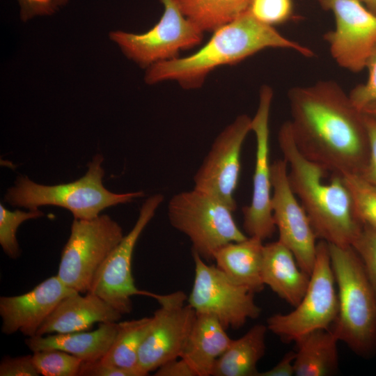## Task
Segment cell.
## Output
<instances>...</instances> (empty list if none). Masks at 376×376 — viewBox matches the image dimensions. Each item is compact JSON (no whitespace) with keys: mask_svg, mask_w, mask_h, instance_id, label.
<instances>
[{"mask_svg":"<svg viewBox=\"0 0 376 376\" xmlns=\"http://www.w3.org/2000/svg\"><path fill=\"white\" fill-rule=\"evenodd\" d=\"M151 320V317H145L118 322L116 336L100 361L118 368L136 371L141 376H145L139 368L138 354Z\"/></svg>","mask_w":376,"mask_h":376,"instance_id":"484cf974","label":"cell"},{"mask_svg":"<svg viewBox=\"0 0 376 376\" xmlns=\"http://www.w3.org/2000/svg\"><path fill=\"white\" fill-rule=\"evenodd\" d=\"M32 355L4 357L0 363V376H38Z\"/></svg>","mask_w":376,"mask_h":376,"instance_id":"d6a6232c","label":"cell"},{"mask_svg":"<svg viewBox=\"0 0 376 376\" xmlns=\"http://www.w3.org/2000/svg\"><path fill=\"white\" fill-rule=\"evenodd\" d=\"M337 336L331 329H318L297 339L294 361L296 376H329L338 371Z\"/></svg>","mask_w":376,"mask_h":376,"instance_id":"603a6c76","label":"cell"},{"mask_svg":"<svg viewBox=\"0 0 376 376\" xmlns=\"http://www.w3.org/2000/svg\"><path fill=\"white\" fill-rule=\"evenodd\" d=\"M75 292L77 291L66 286L55 275L46 279L24 294L1 296L0 315L2 333L11 335L19 331L27 337L36 336L58 304Z\"/></svg>","mask_w":376,"mask_h":376,"instance_id":"e0dca14e","label":"cell"},{"mask_svg":"<svg viewBox=\"0 0 376 376\" xmlns=\"http://www.w3.org/2000/svg\"><path fill=\"white\" fill-rule=\"evenodd\" d=\"M21 18L24 21L36 16L54 13L68 0H18Z\"/></svg>","mask_w":376,"mask_h":376,"instance_id":"e575fe53","label":"cell"},{"mask_svg":"<svg viewBox=\"0 0 376 376\" xmlns=\"http://www.w3.org/2000/svg\"><path fill=\"white\" fill-rule=\"evenodd\" d=\"M295 352L290 351L272 368L258 373L257 376H292L295 375L294 361Z\"/></svg>","mask_w":376,"mask_h":376,"instance_id":"74e56055","label":"cell"},{"mask_svg":"<svg viewBox=\"0 0 376 376\" xmlns=\"http://www.w3.org/2000/svg\"><path fill=\"white\" fill-rule=\"evenodd\" d=\"M295 143L308 159L330 173L361 175L369 155L363 113L332 80L288 92Z\"/></svg>","mask_w":376,"mask_h":376,"instance_id":"6da1fadb","label":"cell"},{"mask_svg":"<svg viewBox=\"0 0 376 376\" xmlns=\"http://www.w3.org/2000/svg\"><path fill=\"white\" fill-rule=\"evenodd\" d=\"M123 236L120 226L107 214L75 219L56 275L68 288L88 292L96 272Z\"/></svg>","mask_w":376,"mask_h":376,"instance_id":"ba28073f","label":"cell"},{"mask_svg":"<svg viewBox=\"0 0 376 376\" xmlns=\"http://www.w3.org/2000/svg\"><path fill=\"white\" fill-rule=\"evenodd\" d=\"M214 317L197 314L182 351L184 359L196 376L212 375L214 364L232 339Z\"/></svg>","mask_w":376,"mask_h":376,"instance_id":"44dd1931","label":"cell"},{"mask_svg":"<svg viewBox=\"0 0 376 376\" xmlns=\"http://www.w3.org/2000/svg\"><path fill=\"white\" fill-rule=\"evenodd\" d=\"M156 376H196V373L182 358L171 360L156 370Z\"/></svg>","mask_w":376,"mask_h":376,"instance_id":"8d00e7d4","label":"cell"},{"mask_svg":"<svg viewBox=\"0 0 376 376\" xmlns=\"http://www.w3.org/2000/svg\"><path fill=\"white\" fill-rule=\"evenodd\" d=\"M43 215V212L39 210L28 212L17 210L12 212L0 204V244L8 257L15 259L19 256L16 233L20 224L28 219Z\"/></svg>","mask_w":376,"mask_h":376,"instance_id":"f1b7e54d","label":"cell"},{"mask_svg":"<svg viewBox=\"0 0 376 376\" xmlns=\"http://www.w3.org/2000/svg\"><path fill=\"white\" fill-rule=\"evenodd\" d=\"M228 206L215 197L193 188L173 195L168 203L171 226L185 235L192 252L207 260L215 252L248 236L237 226Z\"/></svg>","mask_w":376,"mask_h":376,"instance_id":"8992f818","label":"cell"},{"mask_svg":"<svg viewBox=\"0 0 376 376\" xmlns=\"http://www.w3.org/2000/svg\"><path fill=\"white\" fill-rule=\"evenodd\" d=\"M365 69L368 70L366 82L357 85L348 93L353 104L361 111L368 104L376 102V45L367 59Z\"/></svg>","mask_w":376,"mask_h":376,"instance_id":"1f68e13d","label":"cell"},{"mask_svg":"<svg viewBox=\"0 0 376 376\" xmlns=\"http://www.w3.org/2000/svg\"><path fill=\"white\" fill-rule=\"evenodd\" d=\"M163 14L159 22L143 33L112 31L110 38L123 53L141 68L177 58L181 50L201 43L203 33L182 13L175 0H161Z\"/></svg>","mask_w":376,"mask_h":376,"instance_id":"30bf717a","label":"cell"},{"mask_svg":"<svg viewBox=\"0 0 376 376\" xmlns=\"http://www.w3.org/2000/svg\"><path fill=\"white\" fill-rule=\"evenodd\" d=\"M261 274L265 285L293 307L299 304L310 280L292 251L279 240L264 244Z\"/></svg>","mask_w":376,"mask_h":376,"instance_id":"d6986e66","label":"cell"},{"mask_svg":"<svg viewBox=\"0 0 376 376\" xmlns=\"http://www.w3.org/2000/svg\"><path fill=\"white\" fill-rule=\"evenodd\" d=\"M155 299L160 308L151 317L138 354L139 368L146 375L181 357L196 317L182 291L157 294Z\"/></svg>","mask_w":376,"mask_h":376,"instance_id":"7c38bea8","label":"cell"},{"mask_svg":"<svg viewBox=\"0 0 376 376\" xmlns=\"http://www.w3.org/2000/svg\"><path fill=\"white\" fill-rule=\"evenodd\" d=\"M329 248L338 299L330 329L355 354L370 357L376 351V293L352 246Z\"/></svg>","mask_w":376,"mask_h":376,"instance_id":"277c9868","label":"cell"},{"mask_svg":"<svg viewBox=\"0 0 376 376\" xmlns=\"http://www.w3.org/2000/svg\"><path fill=\"white\" fill-rule=\"evenodd\" d=\"M361 223L376 228V189L359 175L343 176Z\"/></svg>","mask_w":376,"mask_h":376,"instance_id":"4316f807","label":"cell"},{"mask_svg":"<svg viewBox=\"0 0 376 376\" xmlns=\"http://www.w3.org/2000/svg\"><path fill=\"white\" fill-rule=\"evenodd\" d=\"M273 95L270 86L265 85L260 88L258 109L251 120V132L256 142L252 196L249 205L242 208L243 228L246 235L263 241L270 238L276 230L271 204L269 143V118Z\"/></svg>","mask_w":376,"mask_h":376,"instance_id":"2e32d148","label":"cell"},{"mask_svg":"<svg viewBox=\"0 0 376 376\" xmlns=\"http://www.w3.org/2000/svg\"><path fill=\"white\" fill-rule=\"evenodd\" d=\"M103 157L97 154L88 164L86 173L79 180L57 185L37 184L26 176L19 177L15 186L5 195L13 206L29 210L42 205H56L70 210L75 219L89 220L99 216L104 209L126 203L144 196L143 191L116 194L107 190L102 184L104 174L101 164Z\"/></svg>","mask_w":376,"mask_h":376,"instance_id":"5b68a950","label":"cell"},{"mask_svg":"<svg viewBox=\"0 0 376 376\" xmlns=\"http://www.w3.org/2000/svg\"><path fill=\"white\" fill-rule=\"evenodd\" d=\"M194 279L187 303L197 314L214 317L227 329H239L257 318L261 308L254 292L231 280L216 265L193 252Z\"/></svg>","mask_w":376,"mask_h":376,"instance_id":"9c48e42d","label":"cell"},{"mask_svg":"<svg viewBox=\"0 0 376 376\" xmlns=\"http://www.w3.org/2000/svg\"><path fill=\"white\" fill-rule=\"evenodd\" d=\"M33 361L40 375L44 376H78L83 361L58 350L34 352Z\"/></svg>","mask_w":376,"mask_h":376,"instance_id":"83f0119b","label":"cell"},{"mask_svg":"<svg viewBox=\"0 0 376 376\" xmlns=\"http://www.w3.org/2000/svg\"><path fill=\"white\" fill-rule=\"evenodd\" d=\"M118 330V322L100 323L91 331H76L27 337L25 344L33 352L58 350L70 353L84 363L101 359L112 345Z\"/></svg>","mask_w":376,"mask_h":376,"instance_id":"ffe728a7","label":"cell"},{"mask_svg":"<svg viewBox=\"0 0 376 376\" xmlns=\"http://www.w3.org/2000/svg\"><path fill=\"white\" fill-rule=\"evenodd\" d=\"M184 16L203 33L214 31L249 9L252 0H175Z\"/></svg>","mask_w":376,"mask_h":376,"instance_id":"d4e9b609","label":"cell"},{"mask_svg":"<svg viewBox=\"0 0 376 376\" xmlns=\"http://www.w3.org/2000/svg\"><path fill=\"white\" fill-rule=\"evenodd\" d=\"M267 48L291 49L306 57L315 55L308 47L285 38L274 26L258 21L248 10L213 31L210 39L192 54L148 67L145 81L148 84L173 81L185 89L198 88L216 68L236 64Z\"/></svg>","mask_w":376,"mask_h":376,"instance_id":"7a4b0ae2","label":"cell"},{"mask_svg":"<svg viewBox=\"0 0 376 376\" xmlns=\"http://www.w3.org/2000/svg\"><path fill=\"white\" fill-rule=\"evenodd\" d=\"M338 313V292L329 244L320 240L309 283L299 304L288 313L270 316L266 325L282 340L295 342L313 331L330 329Z\"/></svg>","mask_w":376,"mask_h":376,"instance_id":"52a82bcc","label":"cell"},{"mask_svg":"<svg viewBox=\"0 0 376 376\" xmlns=\"http://www.w3.org/2000/svg\"><path fill=\"white\" fill-rule=\"evenodd\" d=\"M249 10L258 21L274 26L290 18L292 0H252Z\"/></svg>","mask_w":376,"mask_h":376,"instance_id":"f546056e","label":"cell"},{"mask_svg":"<svg viewBox=\"0 0 376 376\" xmlns=\"http://www.w3.org/2000/svg\"><path fill=\"white\" fill-rule=\"evenodd\" d=\"M75 292L63 298L39 328L36 336L88 329L95 323L118 322L122 314L100 297Z\"/></svg>","mask_w":376,"mask_h":376,"instance_id":"ac0fdd59","label":"cell"},{"mask_svg":"<svg viewBox=\"0 0 376 376\" xmlns=\"http://www.w3.org/2000/svg\"><path fill=\"white\" fill-rule=\"evenodd\" d=\"M352 246L357 251L376 293V228L363 224Z\"/></svg>","mask_w":376,"mask_h":376,"instance_id":"4dcf8cb0","label":"cell"},{"mask_svg":"<svg viewBox=\"0 0 376 376\" xmlns=\"http://www.w3.org/2000/svg\"><path fill=\"white\" fill-rule=\"evenodd\" d=\"M267 325L258 324L242 337L232 339L216 361L213 376H257V364L266 349Z\"/></svg>","mask_w":376,"mask_h":376,"instance_id":"cb8c5ba5","label":"cell"},{"mask_svg":"<svg viewBox=\"0 0 376 376\" xmlns=\"http://www.w3.org/2000/svg\"><path fill=\"white\" fill-rule=\"evenodd\" d=\"M78 376H141L134 370H127L104 363L97 360L82 363Z\"/></svg>","mask_w":376,"mask_h":376,"instance_id":"d590c367","label":"cell"},{"mask_svg":"<svg viewBox=\"0 0 376 376\" xmlns=\"http://www.w3.org/2000/svg\"><path fill=\"white\" fill-rule=\"evenodd\" d=\"M163 200L161 194H154L146 200L132 230L108 255L92 282L88 292L100 297L122 315L132 311L133 296L152 297L153 292L140 290L135 285L132 260L139 237Z\"/></svg>","mask_w":376,"mask_h":376,"instance_id":"8fae6325","label":"cell"},{"mask_svg":"<svg viewBox=\"0 0 376 376\" xmlns=\"http://www.w3.org/2000/svg\"><path fill=\"white\" fill-rule=\"evenodd\" d=\"M362 112L372 117L376 120V102L368 104L363 108Z\"/></svg>","mask_w":376,"mask_h":376,"instance_id":"f35d334b","label":"cell"},{"mask_svg":"<svg viewBox=\"0 0 376 376\" xmlns=\"http://www.w3.org/2000/svg\"><path fill=\"white\" fill-rule=\"evenodd\" d=\"M263 248L262 240L248 236L219 248L213 260L231 280L255 293L265 286L261 274Z\"/></svg>","mask_w":376,"mask_h":376,"instance_id":"7402d4cb","label":"cell"},{"mask_svg":"<svg viewBox=\"0 0 376 376\" xmlns=\"http://www.w3.org/2000/svg\"><path fill=\"white\" fill-rule=\"evenodd\" d=\"M334 16V30L324 35L330 54L341 68L359 72L376 45V16L359 0H318Z\"/></svg>","mask_w":376,"mask_h":376,"instance_id":"4fadbf2b","label":"cell"},{"mask_svg":"<svg viewBox=\"0 0 376 376\" xmlns=\"http://www.w3.org/2000/svg\"><path fill=\"white\" fill-rule=\"evenodd\" d=\"M271 180L272 210L279 240L292 251L300 268L310 276L316 257L318 237L291 189L288 164L283 158L271 164Z\"/></svg>","mask_w":376,"mask_h":376,"instance_id":"9a60e30c","label":"cell"},{"mask_svg":"<svg viewBox=\"0 0 376 376\" xmlns=\"http://www.w3.org/2000/svg\"><path fill=\"white\" fill-rule=\"evenodd\" d=\"M365 8L376 16V0H359Z\"/></svg>","mask_w":376,"mask_h":376,"instance_id":"ab89813d","label":"cell"},{"mask_svg":"<svg viewBox=\"0 0 376 376\" xmlns=\"http://www.w3.org/2000/svg\"><path fill=\"white\" fill-rule=\"evenodd\" d=\"M278 142L288 164L289 183L306 212L318 238L338 246H352L363 224L343 177L308 159L298 150L289 121L278 133Z\"/></svg>","mask_w":376,"mask_h":376,"instance_id":"3957f363","label":"cell"},{"mask_svg":"<svg viewBox=\"0 0 376 376\" xmlns=\"http://www.w3.org/2000/svg\"><path fill=\"white\" fill-rule=\"evenodd\" d=\"M363 115L368 136L369 155L360 175L376 189V120L364 113Z\"/></svg>","mask_w":376,"mask_h":376,"instance_id":"836d02e7","label":"cell"},{"mask_svg":"<svg viewBox=\"0 0 376 376\" xmlns=\"http://www.w3.org/2000/svg\"><path fill=\"white\" fill-rule=\"evenodd\" d=\"M251 120L246 114L237 116L216 137L210 150L194 175V188L219 199L233 211L240 173L241 150L251 132Z\"/></svg>","mask_w":376,"mask_h":376,"instance_id":"5bb4252c","label":"cell"}]
</instances>
